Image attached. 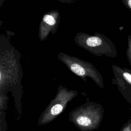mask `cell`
<instances>
[{"label":"cell","mask_w":131,"mask_h":131,"mask_svg":"<svg viewBox=\"0 0 131 131\" xmlns=\"http://www.w3.org/2000/svg\"><path fill=\"white\" fill-rule=\"evenodd\" d=\"M8 36L2 34L0 41L1 93L13 88H20L22 69L21 54L10 42Z\"/></svg>","instance_id":"6da1fadb"},{"label":"cell","mask_w":131,"mask_h":131,"mask_svg":"<svg viewBox=\"0 0 131 131\" xmlns=\"http://www.w3.org/2000/svg\"><path fill=\"white\" fill-rule=\"evenodd\" d=\"M103 113L101 105L89 101L72 110L69 113V120L80 131H93L99 126Z\"/></svg>","instance_id":"7a4b0ae2"},{"label":"cell","mask_w":131,"mask_h":131,"mask_svg":"<svg viewBox=\"0 0 131 131\" xmlns=\"http://www.w3.org/2000/svg\"><path fill=\"white\" fill-rule=\"evenodd\" d=\"M74 40L78 46L95 56L111 58L117 56L114 43L103 34L95 32V35H90L79 32L75 36Z\"/></svg>","instance_id":"3957f363"},{"label":"cell","mask_w":131,"mask_h":131,"mask_svg":"<svg viewBox=\"0 0 131 131\" xmlns=\"http://www.w3.org/2000/svg\"><path fill=\"white\" fill-rule=\"evenodd\" d=\"M57 58L66 66L70 71L84 81L85 82L86 78L89 77L100 88H103L102 76L92 63L63 52H60L57 55Z\"/></svg>","instance_id":"277c9868"},{"label":"cell","mask_w":131,"mask_h":131,"mask_svg":"<svg viewBox=\"0 0 131 131\" xmlns=\"http://www.w3.org/2000/svg\"><path fill=\"white\" fill-rule=\"evenodd\" d=\"M77 95V91L69 90L60 84L55 97L50 101L39 117L38 124L45 125L54 120L64 110L68 103Z\"/></svg>","instance_id":"5b68a950"},{"label":"cell","mask_w":131,"mask_h":131,"mask_svg":"<svg viewBox=\"0 0 131 131\" xmlns=\"http://www.w3.org/2000/svg\"><path fill=\"white\" fill-rule=\"evenodd\" d=\"M59 21L60 16L57 10H51L45 14L39 27L38 37L40 40L47 39L50 33L54 34L58 29Z\"/></svg>","instance_id":"8992f818"},{"label":"cell","mask_w":131,"mask_h":131,"mask_svg":"<svg viewBox=\"0 0 131 131\" xmlns=\"http://www.w3.org/2000/svg\"><path fill=\"white\" fill-rule=\"evenodd\" d=\"M126 53L127 59L131 66V35H130L127 36V48Z\"/></svg>","instance_id":"52a82bcc"},{"label":"cell","mask_w":131,"mask_h":131,"mask_svg":"<svg viewBox=\"0 0 131 131\" xmlns=\"http://www.w3.org/2000/svg\"><path fill=\"white\" fill-rule=\"evenodd\" d=\"M126 8L131 11V0H121Z\"/></svg>","instance_id":"ba28073f"},{"label":"cell","mask_w":131,"mask_h":131,"mask_svg":"<svg viewBox=\"0 0 131 131\" xmlns=\"http://www.w3.org/2000/svg\"><path fill=\"white\" fill-rule=\"evenodd\" d=\"M61 3H74L75 2L79 0H57Z\"/></svg>","instance_id":"9c48e42d"},{"label":"cell","mask_w":131,"mask_h":131,"mask_svg":"<svg viewBox=\"0 0 131 131\" xmlns=\"http://www.w3.org/2000/svg\"><path fill=\"white\" fill-rule=\"evenodd\" d=\"M4 1H5V0H1V1H0V3H1V7L2 6L3 4V3L4 2Z\"/></svg>","instance_id":"30bf717a"}]
</instances>
